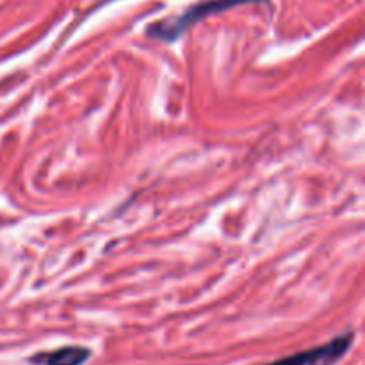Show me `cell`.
I'll list each match as a JSON object with an SVG mask.
<instances>
[{
    "instance_id": "obj_2",
    "label": "cell",
    "mask_w": 365,
    "mask_h": 365,
    "mask_svg": "<svg viewBox=\"0 0 365 365\" xmlns=\"http://www.w3.org/2000/svg\"><path fill=\"white\" fill-rule=\"evenodd\" d=\"M353 342V334H346L342 337L334 339L328 344L319 346V348L307 349V351L296 353V355L285 356V359L277 360L267 365H321V364H330L341 359L346 351L349 349Z\"/></svg>"
},
{
    "instance_id": "obj_1",
    "label": "cell",
    "mask_w": 365,
    "mask_h": 365,
    "mask_svg": "<svg viewBox=\"0 0 365 365\" xmlns=\"http://www.w3.org/2000/svg\"><path fill=\"white\" fill-rule=\"evenodd\" d=\"M250 2H260V0H209V2L189 7V9L185 11V13H182L180 16L164 18V20L150 25L148 34L152 36V38L163 39V41H175V39L180 38L189 27H192V25L198 24V21L205 20L210 14L221 13V11L232 9V7H237Z\"/></svg>"
},
{
    "instance_id": "obj_3",
    "label": "cell",
    "mask_w": 365,
    "mask_h": 365,
    "mask_svg": "<svg viewBox=\"0 0 365 365\" xmlns=\"http://www.w3.org/2000/svg\"><path fill=\"white\" fill-rule=\"evenodd\" d=\"M91 356L88 348L81 346H66L50 353H39L32 356L31 362L36 365H82Z\"/></svg>"
}]
</instances>
